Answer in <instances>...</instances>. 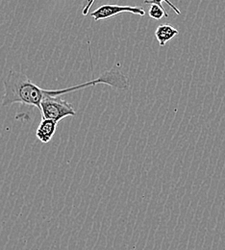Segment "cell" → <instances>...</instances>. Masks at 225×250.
Returning <instances> with one entry per match:
<instances>
[{"instance_id": "cell-1", "label": "cell", "mask_w": 225, "mask_h": 250, "mask_svg": "<svg viewBox=\"0 0 225 250\" xmlns=\"http://www.w3.org/2000/svg\"><path fill=\"white\" fill-rule=\"evenodd\" d=\"M99 84L98 79H93L83 84L75 85L65 89L45 90L41 89L22 72L10 69L4 79V95L2 97V107H7L16 103L34 106L40 110L41 102L46 96L59 97L60 95L82 90Z\"/></svg>"}, {"instance_id": "cell-2", "label": "cell", "mask_w": 225, "mask_h": 250, "mask_svg": "<svg viewBox=\"0 0 225 250\" xmlns=\"http://www.w3.org/2000/svg\"><path fill=\"white\" fill-rule=\"evenodd\" d=\"M40 111L42 119L50 120L58 124L67 117H74L76 112L72 104L66 102L60 97L46 96L41 102Z\"/></svg>"}, {"instance_id": "cell-3", "label": "cell", "mask_w": 225, "mask_h": 250, "mask_svg": "<svg viewBox=\"0 0 225 250\" xmlns=\"http://www.w3.org/2000/svg\"><path fill=\"white\" fill-rule=\"evenodd\" d=\"M124 13H131L137 16L143 17L145 11L139 6H128V5H116V4H105L97 8L96 11L91 13V17L95 21H103L115 18L118 15Z\"/></svg>"}, {"instance_id": "cell-4", "label": "cell", "mask_w": 225, "mask_h": 250, "mask_svg": "<svg viewBox=\"0 0 225 250\" xmlns=\"http://www.w3.org/2000/svg\"><path fill=\"white\" fill-rule=\"evenodd\" d=\"M57 124L50 120L42 119L36 131L37 138L43 144L49 143L56 133Z\"/></svg>"}, {"instance_id": "cell-5", "label": "cell", "mask_w": 225, "mask_h": 250, "mask_svg": "<svg viewBox=\"0 0 225 250\" xmlns=\"http://www.w3.org/2000/svg\"><path fill=\"white\" fill-rule=\"evenodd\" d=\"M179 34V31L169 24H162L157 27L155 31V37L159 42L161 46H164L168 42H170L174 37Z\"/></svg>"}, {"instance_id": "cell-6", "label": "cell", "mask_w": 225, "mask_h": 250, "mask_svg": "<svg viewBox=\"0 0 225 250\" xmlns=\"http://www.w3.org/2000/svg\"><path fill=\"white\" fill-rule=\"evenodd\" d=\"M144 4H150L151 7L149 9V17L153 20L160 21L164 17H167V13L162 6L161 1H144Z\"/></svg>"}]
</instances>
